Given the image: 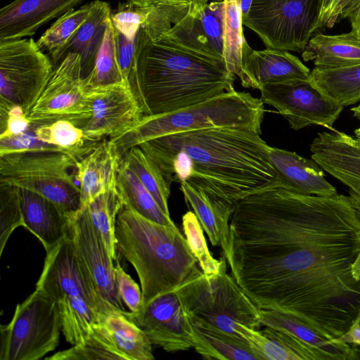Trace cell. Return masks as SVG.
<instances>
[{
	"mask_svg": "<svg viewBox=\"0 0 360 360\" xmlns=\"http://www.w3.org/2000/svg\"><path fill=\"white\" fill-rule=\"evenodd\" d=\"M360 218L349 195L323 197L278 186L238 200L229 222L232 276L260 309L292 315L330 340L360 315Z\"/></svg>",
	"mask_w": 360,
	"mask_h": 360,
	"instance_id": "cell-1",
	"label": "cell"
},
{
	"mask_svg": "<svg viewBox=\"0 0 360 360\" xmlns=\"http://www.w3.org/2000/svg\"><path fill=\"white\" fill-rule=\"evenodd\" d=\"M260 134L213 127L162 136L139 146L171 183H185L234 207L244 197L276 186L270 146Z\"/></svg>",
	"mask_w": 360,
	"mask_h": 360,
	"instance_id": "cell-2",
	"label": "cell"
},
{
	"mask_svg": "<svg viewBox=\"0 0 360 360\" xmlns=\"http://www.w3.org/2000/svg\"><path fill=\"white\" fill-rule=\"evenodd\" d=\"M138 99L143 115L176 111L233 89L222 60L195 51L143 27L136 36Z\"/></svg>",
	"mask_w": 360,
	"mask_h": 360,
	"instance_id": "cell-3",
	"label": "cell"
},
{
	"mask_svg": "<svg viewBox=\"0 0 360 360\" xmlns=\"http://www.w3.org/2000/svg\"><path fill=\"white\" fill-rule=\"evenodd\" d=\"M116 249L135 269L142 307L176 290L197 270L198 259L176 226L148 219L123 205L115 221Z\"/></svg>",
	"mask_w": 360,
	"mask_h": 360,
	"instance_id": "cell-4",
	"label": "cell"
},
{
	"mask_svg": "<svg viewBox=\"0 0 360 360\" xmlns=\"http://www.w3.org/2000/svg\"><path fill=\"white\" fill-rule=\"evenodd\" d=\"M249 92L234 89L176 111L143 115L130 129L110 139L122 155L131 147L162 136L213 127H234L262 132L264 105Z\"/></svg>",
	"mask_w": 360,
	"mask_h": 360,
	"instance_id": "cell-5",
	"label": "cell"
},
{
	"mask_svg": "<svg viewBox=\"0 0 360 360\" xmlns=\"http://www.w3.org/2000/svg\"><path fill=\"white\" fill-rule=\"evenodd\" d=\"M36 289L56 304L62 332L72 345L82 343L99 321L106 304L78 259L72 241L66 236L46 252Z\"/></svg>",
	"mask_w": 360,
	"mask_h": 360,
	"instance_id": "cell-6",
	"label": "cell"
},
{
	"mask_svg": "<svg viewBox=\"0 0 360 360\" xmlns=\"http://www.w3.org/2000/svg\"><path fill=\"white\" fill-rule=\"evenodd\" d=\"M176 291L188 316L240 340L239 323L255 330L262 326L260 309L226 273V259L216 274L198 269Z\"/></svg>",
	"mask_w": 360,
	"mask_h": 360,
	"instance_id": "cell-7",
	"label": "cell"
},
{
	"mask_svg": "<svg viewBox=\"0 0 360 360\" xmlns=\"http://www.w3.org/2000/svg\"><path fill=\"white\" fill-rule=\"evenodd\" d=\"M78 160L62 152L32 151L0 155V181L41 195L66 217L81 207L80 191L70 169Z\"/></svg>",
	"mask_w": 360,
	"mask_h": 360,
	"instance_id": "cell-8",
	"label": "cell"
},
{
	"mask_svg": "<svg viewBox=\"0 0 360 360\" xmlns=\"http://www.w3.org/2000/svg\"><path fill=\"white\" fill-rule=\"evenodd\" d=\"M0 330L1 360H38L58 347L62 320L55 302L36 289Z\"/></svg>",
	"mask_w": 360,
	"mask_h": 360,
	"instance_id": "cell-9",
	"label": "cell"
},
{
	"mask_svg": "<svg viewBox=\"0 0 360 360\" xmlns=\"http://www.w3.org/2000/svg\"><path fill=\"white\" fill-rule=\"evenodd\" d=\"M321 0H252L243 25L266 48L302 52L315 32Z\"/></svg>",
	"mask_w": 360,
	"mask_h": 360,
	"instance_id": "cell-10",
	"label": "cell"
},
{
	"mask_svg": "<svg viewBox=\"0 0 360 360\" xmlns=\"http://www.w3.org/2000/svg\"><path fill=\"white\" fill-rule=\"evenodd\" d=\"M53 66L32 38L0 41V102L20 106L27 115Z\"/></svg>",
	"mask_w": 360,
	"mask_h": 360,
	"instance_id": "cell-11",
	"label": "cell"
},
{
	"mask_svg": "<svg viewBox=\"0 0 360 360\" xmlns=\"http://www.w3.org/2000/svg\"><path fill=\"white\" fill-rule=\"evenodd\" d=\"M89 90L82 75L80 56L69 53L54 68L27 117L33 127L63 119L82 127L91 115Z\"/></svg>",
	"mask_w": 360,
	"mask_h": 360,
	"instance_id": "cell-12",
	"label": "cell"
},
{
	"mask_svg": "<svg viewBox=\"0 0 360 360\" xmlns=\"http://www.w3.org/2000/svg\"><path fill=\"white\" fill-rule=\"evenodd\" d=\"M259 91L262 102L275 108L294 130L311 124L330 130L344 108L327 97L310 78L267 84Z\"/></svg>",
	"mask_w": 360,
	"mask_h": 360,
	"instance_id": "cell-13",
	"label": "cell"
},
{
	"mask_svg": "<svg viewBox=\"0 0 360 360\" xmlns=\"http://www.w3.org/2000/svg\"><path fill=\"white\" fill-rule=\"evenodd\" d=\"M67 219V236L100 297L106 304L127 311L117 290L115 259L92 223L86 207H81Z\"/></svg>",
	"mask_w": 360,
	"mask_h": 360,
	"instance_id": "cell-14",
	"label": "cell"
},
{
	"mask_svg": "<svg viewBox=\"0 0 360 360\" xmlns=\"http://www.w3.org/2000/svg\"><path fill=\"white\" fill-rule=\"evenodd\" d=\"M89 96L91 115L82 128L90 142L120 136L143 116L139 100L124 82L91 88Z\"/></svg>",
	"mask_w": 360,
	"mask_h": 360,
	"instance_id": "cell-15",
	"label": "cell"
},
{
	"mask_svg": "<svg viewBox=\"0 0 360 360\" xmlns=\"http://www.w3.org/2000/svg\"><path fill=\"white\" fill-rule=\"evenodd\" d=\"M129 316L146 334L152 344L168 352L193 347L189 318L176 291L162 294Z\"/></svg>",
	"mask_w": 360,
	"mask_h": 360,
	"instance_id": "cell-16",
	"label": "cell"
},
{
	"mask_svg": "<svg viewBox=\"0 0 360 360\" xmlns=\"http://www.w3.org/2000/svg\"><path fill=\"white\" fill-rule=\"evenodd\" d=\"M310 70L295 56L287 51L271 48L255 51L250 46L243 56L242 86L259 89L267 84L310 78Z\"/></svg>",
	"mask_w": 360,
	"mask_h": 360,
	"instance_id": "cell-17",
	"label": "cell"
},
{
	"mask_svg": "<svg viewBox=\"0 0 360 360\" xmlns=\"http://www.w3.org/2000/svg\"><path fill=\"white\" fill-rule=\"evenodd\" d=\"M83 0H14L0 9V41L34 35Z\"/></svg>",
	"mask_w": 360,
	"mask_h": 360,
	"instance_id": "cell-18",
	"label": "cell"
},
{
	"mask_svg": "<svg viewBox=\"0 0 360 360\" xmlns=\"http://www.w3.org/2000/svg\"><path fill=\"white\" fill-rule=\"evenodd\" d=\"M310 151L311 159L342 184L360 185V145L354 137L333 128L319 133Z\"/></svg>",
	"mask_w": 360,
	"mask_h": 360,
	"instance_id": "cell-19",
	"label": "cell"
},
{
	"mask_svg": "<svg viewBox=\"0 0 360 360\" xmlns=\"http://www.w3.org/2000/svg\"><path fill=\"white\" fill-rule=\"evenodd\" d=\"M269 157L276 173V186L303 195L330 197L338 194L313 159L271 146Z\"/></svg>",
	"mask_w": 360,
	"mask_h": 360,
	"instance_id": "cell-20",
	"label": "cell"
},
{
	"mask_svg": "<svg viewBox=\"0 0 360 360\" xmlns=\"http://www.w3.org/2000/svg\"><path fill=\"white\" fill-rule=\"evenodd\" d=\"M262 326L288 333L309 347L319 360L359 359V348L338 339L330 340L307 322L274 310L260 309Z\"/></svg>",
	"mask_w": 360,
	"mask_h": 360,
	"instance_id": "cell-21",
	"label": "cell"
},
{
	"mask_svg": "<svg viewBox=\"0 0 360 360\" xmlns=\"http://www.w3.org/2000/svg\"><path fill=\"white\" fill-rule=\"evenodd\" d=\"M122 158L114 143L105 139L77 160L75 178L80 191L81 207L116 184Z\"/></svg>",
	"mask_w": 360,
	"mask_h": 360,
	"instance_id": "cell-22",
	"label": "cell"
},
{
	"mask_svg": "<svg viewBox=\"0 0 360 360\" xmlns=\"http://www.w3.org/2000/svg\"><path fill=\"white\" fill-rule=\"evenodd\" d=\"M19 190L23 226L40 240L47 252L66 236L68 219L41 195L25 188Z\"/></svg>",
	"mask_w": 360,
	"mask_h": 360,
	"instance_id": "cell-23",
	"label": "cell"
},
{
	"mask_svg": "<svg viewBox=\"0 0 360 360\" xmlns=\"http://www.w3.org/2000/svg\"><path fill=\"white\" fill-rule=\"evenodd\" d=\"M91 4L86 20L52 61L56 66L69 53H78L81 57L82 75L84 79L94 67L112 13L109 4L105 1L96 0Z\"/></svg>",
	"mask_w": 360,
	"mask_h": 360,
	"instance_id": "cell-24",
	"label": "cell"
},
{
	"mask_svg": "<svg viewBox=\"0 0 360 360\" xmlns=\"http://www.w3.org/2000/svg\"><path fill=\"white\" fill-rule=\"evenodd\" d=\"M237 333L257 360H319L309 347L282 330L266 326L255 330L239 323Z\"/></svg>",
	"mask_w": 360,
	"mask_h": 360,
	"instance_id": "cell-25",
	"label": "cell"
},
{
	"mask_svg": "<svg viewBox=\"0 0 360 360\" xmlns=\"http://www.w3.org/2000/svg\"><path fill=\"white\" fill-rule=\"evenodd\" d=\"M302 56L316 68H337L360 64V37L353 32L340 34H317L311 37Z\"/></svg>",
	"mask_w": 360,
	"mask_h": 360,
	"instance_id": "cell-26",
	"label": "cell"
},
{
	"mask_svg": "<svg viewBox=\"0 0 360 360\" xmlns=\"http://www.w3.org/2000/svg\"><path fill=\"white\" fill-rule=\"evenodd\" d=\"M186 202L196 214L213 246H219L227 253L229 222L234 207L213 199L185 183H181Z\"/></svg>",
	"mask_w": 360,
	"mask_h": 360,
	"instance_id": "cell-27",
	"label": "cell"
},
{
	"mask_svg": "<svg viewBox=\"0 0 360 360\" xmlns=\"http://www.w3.org/2000/svg\"><path fill=\"white\" fill-rule=\"evenodd\" d=\"M128 311L106 305L100 312L98 322L105 326L116 347L127 360H153L151 341L129 316Z\"/></svg>",
	"mask_w": 360,
	"mask_h": 360,
	"instance_id": "cell-28",
	"label": "cell"
},
{
	"mask_svg": "<svg viewBox=\"0 0 360 360\" xmlns=\"http://www.w3.org/2000/svg\"><path fill=\"white\" fill-rule=\"evenodd\" d=\"M188 316L192 328L193 348L204 359L257 360L244 340L207 323Z\"/></svg>",
	"mask_w": 360,
	"mask_h": 360,
	"instance_id": "cell-29",
	"label": "cell"
},
{
	"mask_svg": "<svg viewBox=\"0 0 360 360\" xmlns=\"http://www.w3.org/2000/svg\"><path fill=\"white\" fill-rule=\"evenodd\" d=\"M310 79L327 97L343 107L360 101V64L337 68H314Z\"/></svg>",
	"mask_w": 360,
	"mask_h": 360,
	"instance_id": "cell-30",
	"label": "cell"
},
{
	"mask_svg": "<svg viewBox=\"0 0 360 360\" xmlns=\"http://www.w3.org/2000/svg\"><path fill=\"white\" fill-rule=\"evenodd\" d=\"M116 186L124 205L133 211L160 224L176 226L170 216L162 210L155 198L136 176L122 162L117 170Z\"/></svg>",
	"mask_w": 360,
	"mask_h": 360,
	"instance_id": "cell-31",
	"label": "cell"
},
{
	"mask_svg": "<svg viewBox=\"0 0 360 360\" xmlns=\"http://www.w3.org/2000/svg\"><path fill=\"white\" fill-rule=\"evenodd\" d=\"M121 162L136 176L162 210L170 216L168 199L172 183L167 179L156 162L139 146L126 151L122 155Z\"/></svg>",
	"mask_w": 360,
	"mask_h": 360,
	"instance_id": "cell-32",
	"label": "cell"
},
{
	"mask_svg": "<svg viewBox=\"0 0 360 360\" xmlns=\"http://www.w3.org/2000/svg\"><path fill=\"white\" fill-rule=\"evenodd\" d=\"M33 127L38 139L60 148L77 160L99 143L89 141L82 128L68 120H58Z\"/></svg>",
	"mask_w": 360,
	"mask_h": 360,
	"instance_id": "cell-33",
	"label": "cell"
},
{
	"mask_svg": "<svg viewBox=\"0 0 360 360\" xmlns=\"http://www.w3.org/2000/svg\"><path fill=\"white\" fill-rule=\"evenodd\" d=\"M123 205L124 202L115 184L84 205L86 207L92 223L101 233L115 260L117 259L115 221Z\"/></svg>",
	"mask_w": 360,
	"mask_h": 360,
	"instance_id": "cell-34",
	"label": "cell"
},
{
	"mask_svg": "<svg viewBox=\"0 0 360 360\" xmlns=\"http://www.w3.org/2000/svg\"><path fill=\"white\" fill-rule=\"evenodd\" d=\"M47 360H127L116 347L105 326L98 322L89 336L80 344L58 352Z\"/></svg>",
	"mask_w": 360,
	"mask_h": 360,
	"instance_id": "cell-35",
	"label": "cell"
},
{
	"mask_svg": "<svg viewBox=\"0 0 360 360\" xmlns=\"http://www.w3.org/2000/svg\"><path fill=\"white\" fill-rule=\"evenodd\" d=\"M225 3L224 60L228 70L240 77L243 56L249 46L243 34L240 0H224Z\"/></svg>",
	"mask_w": 360,
	"mask_h": 360,
	"instance_id": "cell-36",
	"label": "cell"
},
{
	"mask_svg": "<svg viewBox=\"0 0 360 360\" xmlns=\"http://www.w3.org/2000/svg\"><path fill=\"white\" fill-rule=\"evenodd\" d=\"M91 7L90 3L76 10L70 9L60 16L37 41L38 46L48 53L51 61L86 20Z\"/></svg>",
	"mask_w": 360,
	"mask_h": 360,
	"instance_id": "cell-37",
	"label": "cell"
},
{
	"mask_svg": "<svg viewBox=\"0 0 360 360\" xmlns=\"http://www.w3.org/2000/svg\"><path fill=\"white\" fill-rule=\"evenodd\" d=\"M85 81L89 89L124 82L115 56L113 25L110 18L94 67Z\"/></svg>",
	"mask_w": 360,
	"mask_h": 360,
	"instance_id": "cell-38",
	"label": "cell"
},
{
	"mask_svg": "<svg viewBox=\"0 0 360 360\" xmlns=\"http://www.w3.org/2000/svg\"><path fill=\"white\" fill-rule=\"evenodd\" d=\"M182 226L188 245L198 259L202 271L208 276L218 274L226 259L224 255L220 259L213 257L196 214L191 211L186 212L182 217Z\"/></svg>",
	"mask_w": 360,
	"mask_h": 360,
	"instance_id": "cell-39",
	"label": "cell"
},
{
	"mask_svg": "<svg viewBox=\"0 0 360 360\" xmlns=\"http://www.w3.org/2000/svg\"><path fill=\"white\" fill-rule=\"evenodd\" d=\"M23 225L19 188L0 181V255L13 231Z\"/></svg>",
	"mask_w": 360,
	"mask_h": 360,
	"instance_id": "cell-40",
	"label": "cell"
},
{
	"mask_svg": "<svg viewBox=\"0 0 360 360\" xmlns=\"http://www.w3.org/2000/svg\"><path fill=\"white\" fill-rule=\"evenodd\" d=\"M153 4H143L140 0H127L120 3L111 13L113 26L130 39L136 37L140 27L146 25Z\"/></svg>",
	"mask_w": 360,
	"mask_h": 360,
	"instance_id": "cell-41",
	"label": "cell"
},
{
	"mask_svg": "<svg viewBox=\"0 0 360 360\" xmlns=\"http://www.w3.org/2000/svg\"><path fill=\"white\" fill-rule=\"evenodd\" d=\"M113 32L115 56L120 72L124 81L131 87L138 99L136 69V37L130 39L114 26Z\"/></svg>",
	"mask_w": 360,
	"mask_h": 360,
	"instance_id": "cell-42",
	"label": "cell"
},
{
	"mask_svg": "<svg viewBox=\"0 0 360 360\" xmlns=\"http://www.w3.org/2000/svg\"><path fill=\"white\" fill-rule=\"evenodd\" d=\"M32 151L64 153L60 148L38 139L32 126L30 129L22 134L0 138V155Z\"/></svg>",
	"mask_w": 360,
	"mask_h": 360,
	"instance_id": "cell-43",
	"label": "cell"
},
{
	"mask_svg": "<svg viewBox=\"0 0 360 360\" xmlns=\"http://www.w3.org/2000/svg\"><path fill=\"white\" fill-rule=\"evenodd\" d=\"M31 127L21 107L0 102V138L22 134Z\"/></svg>",
	"mask_w": 360,
	"mask_h": 360,
	"instance_id": "cell-44",
	"label": "cell"
},
{
	"mask_svg": "<svg viewBox=\"0 0 360 360\" xmlns=\"http://www.w3.org/2000/svg\"><path fill=\"white\" fill-rule=\"evenodd\" d=\"M115 279L120 297L131 312L142 307V292L139 285L123 269L117 259L115 260Z\"/></svg>",
	"mask_w": 360,
	"mask_h": 360,
	"instance_id": "cell-45",
	"label": "cell"
},
{
	"mask_svg": "<svg viewBox=\"0 0 360 360\" xmlns=\"http://www.w3.org/2000/svg\"><path fill=\"white\" fill-rule=\"evenodd\" d=\"M341 0H321L319 15L315 31L323 27H332L340 19Z\"/></svg>",
	"mask_w": 360,
	"mask_h": 360,
	"instance_id": "cell-46",
	"label": "cell"
},
{
	"mask_svg": "<svg viewBox=\"0 0 360 360\" xmlns=\"http://www.w3.org/2000/svg\"><path fill=\"white\" fill-rule=\"evenodd\" d=\"M345 18L350 22L351 31L360 37V0H357L343 13L341 18Z\"/></svg>",
	"mask_w": 360,
	"mask_h": 360,
	"instance_id": "cell-47",
	"label": "cell"
},
{
	"mask_svg": "<svg viewBox=\"0 0 360 360\" xmlns=\"http://www.w3.org/2000/svg\"><path fill=\"white\" fill-rule=\"evenodd\" d=\"M338 340L360 347V325L355 321L350 329Z\"/></svg>",
	"mask_w": 360,
	"mask_h": 360,
	"instance_id": "cell-48",
	"label": "cell"
},
{
	"mask_svg": "<svg viewBox=\"0 0 360 360\" xmlns=\"http://www.w3.org/2000/svg\"><path fill=\"white\" fill-rule=\"evenodd\" d=\"M349 188V198L353 207L360 218V185H352Z\"/></svg>",
	"mask_w": 360,
	"mask_h": 360,
	"instance_id": "cell-49",
	"label": "cell"
},
{
	"mask_svg": "<svg viewBox=\"0 0 360 360\" xmlns=\"http://www.w3.org/2000/svg\"><path fill=\"white\" fill-rule=\"evenodd\" d=\"M210 0H190L187 13L191 16L197 15L209 3Z\"/></svg>",
	"mask_w": 360,
	"mask_h": 360,
	"instance_id": "cell-50",
	"label": "cell"
},
{
	"mask_svg": "<svg viewBox=\"0 0 360 360\" xmlns=\"http://www.w3.org/2000/svg\"><path fill=\"white\" fill-rule=\"evenodd\" d=\"M149 4H157L169 6H188L191 4L190 0H149Z\"/></svg>",
	"mask_w": 360,
	"mask_h": 360,
	"instance_id": "cell-51",
	"label": "cell"
},
{
	"mask_svg": "<svg viewBox=\"0 0 360 360\" xmlns=\"http://www.w3.org/2000/svg\"><path fill=\"white\" fill-rule=\"evenodd\" d=\"M351 274L356 281L360 282V252L351 264Z\"/></svg>",
	"mask_w": 360,
	"mask_h": 360,
	"instance_id": "cell-52",
	"label": "cell"
},
{
	"mask_svg": "<svg viewBox=\"0 0 360 360\" xmlns=\"http://www.w3.org/2000/svg\"><path fill=\"white\" fill-rule=\"evenodd\" d=\"M252 0H240V10L242 18L247 14L252 4Z\"/></svg>",
	"mask_w": 360,
	"mask_h": 360,
	"instance_id": "cell-53",
	"label": "cell"
},
{
	"mask_svg": "<svg viewBox=\"0 0 360 360\" xmlns=\"http://www.w3.org/2000/svg\"><path fill=\"white\" fill-rule=\"evenodd\" d=\"M359 104L355 107L351 108V111L353 112V115L360 120V101Z\"/></svg>",
	"mask_w": 360,
	"mask_h": 360,
	"instance_id": "cell-54",
	"label": "cell"
},
{
	"mask_svg": "<svg viewBox=\"0 0 360 360\" xmlns=\"http://www.w3.org/2000/svg\"><path fill=\"white\" fill-rule=\"evenodd\" d=\"M355 139H356L358 143L360 145V132L357 131H354Z\"/></svg>",
	"mask_w": 360,
	"mask_h": 360,
	"instance_id": "cell-55",
	"label": "cell"
},
{
	"mask_svg": "<svg viewBox=\"0 0 360 360\" xmlns=\"http://www.w3.org/2000/svg\"><path fill=\"white\" fill-rule=\"evenodd\" d=\"M143 4H149V0H140Z\"/></svg>",
	"mask_w": 360,
	"mask_h": 360,
	"instance_id": "cell-56",
	"label": "cell"
},
{
	"mask_svg": "<svg viewBox=\"0 0 360 360\" xmlns=\"http://www.w3.org/2000/svg\"><path fill=\"white\" fill-rule=\"evenodd\" d=\"M344 0H341V2H340V14L341 15V6H342V4Z\"/></svg>",
	"mask_w": 360,
	"mask_h": 360,
	"instance_id": "cell-57",
	"label": "cell"
},
{
	"mask_svg": "<svg viewBox=\"0 0 360 360\" xmlns=\"http://www.w3.org/2000/svg\"><path fill=\"white\" fill-rule=\"evenodd\" d=\"M360 325V315L359 316L358 319L356 320Z\"/></svg>",
	"mask_w": 360,
	"mask_h": 360,
	"instance_id": "cell-58",
	"label": "cell"
},
{
	"mask_svg": "<svg viewBox=\"0 0 360 360\" xmlns=\"http://www.w3.org/2000/svg\"><path fill=\"white\" fill-rule=\"evenodd\" d=\"M355 130L360 132V127Z\"/></svg>",
	"mask_w": 360,
	"mask_h": 360,
	"instance_id": "cell-59",
	"label": "cell"
}]
</instances>
